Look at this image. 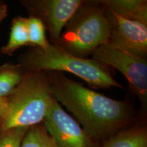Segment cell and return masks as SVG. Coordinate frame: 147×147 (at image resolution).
<instances>
[{"instance_id": "cell-8", "label": "cell", "mask_w": 147, "mask_h": 147, "mask_svg": "<svg viewBox=\"0 0 147 147\" xmlns=\"http://www.w3.org/2000/svg\"><path fill=\"white\" fill-rule=\"evenodd\" d=\"M107 10L111 22V30L107 45L146 58L147 25L125 19L108 9Z\"/></svg>"}, {"instance_id": "cell-15", "label": "cell", "mask_w": 147, "mask_h": 147, "mask_svg": "<svg viewBox=\"0 0 147 147\" xmlns=\"http://www.w3.org/2000/svg\"><path fill=\"white\" fill-rule=\"evenodd\" d=\"M30 127H14L0 133V147H21L25 134Z\"/></svg>"}, {"instance_id": "cell-14", "label": "cell", "mask_w": 147, "mask_h": 147, "mask_svg": "<svg viewBox=\"0 0 147 147\" xmlns=\"http://www.w3.org/2000/svg\"><path fill=\"white\" fill-rule=\"evenodd\" d=\"M27 32L29 47H38L45 50L49 47L50 42L46 36V28L40 19L34 16L27 18Z\"/></svg>"}, {"instance_id": "cell-4", "label": "cell", "mask_w": 147, "mask_h": 147, "mask_svg": "<svg viewBox=\"0 0 147 147\" xmlns=\"http://www.w3.org/2000/svg\"><path fill=\"white\" fill-rule=\"evenodd\" d=\"M111 22L100 0H85L62 31L58 46L80 58H88L101 45H107Z\"/></svg>"}, {"instance_id": "cell-12", "label": "cell", "mask_w": 147, "mask_h": 147, "mask_svg": "<svg viewBox=\"0 0 147 147\" xmlns=\"http://www.w3.org/2000/svg\"><path fill=\"white\" fill-rule=\"evenodd\" d=\"M25 71L20 64L0 65V97H7L21 82Z\"/></svg>"}, {"instance_id": "cell-6", "label": "cell", "mask_w": 147, "mask_h": 147, "mask_svg": "<svg viewBox=\"0 0 147 147\" xmlns=\"http://www.w3.org/2000/svg\"><path fill=\"white\" fill-rule=\"evenodd\" d=\"M85 0H23L21 3L29 16L42 22L50 36V43L57 45L62 31Z\"/></svg>"}, {"instance_id": "cell-18", "label": "cell", "mask_w": 147, "mask_h": 147, "mask_svg": "<svg viewBox=\"0 0 147 147\" xmlns=\"http://www.w3.org/2000/svg\"></svg>"}, {"instance_id": "cell-3", "label": "cell", "mask_w": 147, "mask_h": 147, "mask_svg": "<svg viewBox=\"0 0 147 147\" xmlns=\"http://www.w3.org/2000/svg\"><path fill=\"white\" fill-rule=\"evenodd\" d=\"M53 100L49 71L25 72L21 82L6 97L0 133L43 123Z\"/></svg>"}, {"instance_id": "cell-11", "label": "cell", "mask_w": 147, "mask_h": 147, "mask_svg": "<svg viewBox=\"0 0 147 147\" xmlns=\"http://www.w3.org/2000/svg\"><path fill=\"white\" fill-rule=\"evenodd\" d=\"M25 46L29 47L27 18L19 16L12 21L9 40L7 45L1 48V53L12 55L17 49Z\"/></svg>"}, {"instance_id": "cell-2", "label": "cell", "mask_w": 147, "mask_h": 147, "mask_svg": "<svg viewBox=\"0 0 147 147\" xmlns=\"http://www.w3.org/2000/svg\"><path fill=\"white\" fill-rule=\"evenodd\" d=\"M25 72L66 71L84 80L91 89L123 87L115 80L109 67L92 58H80L50 43L45 50L30 47L20 57Z\"/></svg>"}, {"instance_id": "cell-9", "label": "cell", "mask_w": 147, "mask_h": 147, "mask_svg": "<svg viewBox=\"0 0 147 147\" xmlns=\"http://www.w3.org/2000/svg\"><path fill=\"white\" fill-rule=\"evenodd\" d=\"M102 4L121 17L147 25L146 0H100Z\"/></svg>"}, {"instance_id": "cell-1", "label": "cell", "mask_w": 147, "mask_h": 147, "mask_svg": "<svg viewBox=\"0 0 147 147\" xmlns=\"http://www.w3.org/2000/svg\"><path fill=\"white\" fill-rule=\"evenodd\" d=\"M49 73L53 97L74 116L86 133L97 142H105L133 121V108L127 101L106 97L62 72Z\"/></svg>"}, {"instance_id": "cell-17", "label": "cell", "mask_w": 147, "mask_h": 147, "mask_svg": "<svg viewBox=\"0 0 147 147\" xmlns=\"http://www.w3.org/2000/svg\"><path fill=\"white\" fill-rule=\"evenodd\" d=\"M8 15V5L5 3H0V23Z\"/></svg>"}, {"instance_id": "cell-13", "label": "cell", "mask_w": 147, "mask_h": 147, "mask_svg": "<svg viewBox=\"0 0 147 147\" xmlns=\"http://www.w3.org/2000/svg\"><path fill=\"white\" fill-rule=\"evenodd\" d=\"M21 147H57L43 123L30 127L25 134Z\"/></svg>"}, {"instance_id": "cell-5", "label": "cell", "mask_w": 147, "mask_h": 147, "mask_svg": "<svg viewBox=\"0 0 147 147\" xmlns=\"http://www.w3.org/2000/svg\"><path fill=\"white\" fill-rule=\"evenodd\" d=\"M92 59L120 71L126 78L131 91L136 95L143 108L147 104V59L126 51L101 45L93 51Z\"/></svg>"}, {"instance_id": "cell-7", "label": "cell", "mask_w": 147, "mask_h": 147, "mask_svg": "<svg viewBox=\"0 0 147 147\" xmlns=\"http://www.w3.org/2000/svg\"><path fill=\"white\" fill-rule=\"evenodd\" d=\"M43 123L57 147H99L54 97Z\"/></svg>"}, {"instance_id": "cell-16", "label": "cell", "mask_w": 147, "mask_h": 147, "mask_svg": "<svg viewBox=\"0 0 147 147\" xmlns=\"http://www.w3.org/2000/svg\"><path fill=\"white\" fill-rule=\"evenodd\" d=\"M6 97H0V131H1V124H2L3 117H4L5 110H6Z\"/></svg>"}, {"instance_id": "cell-10", "label": "cell", "mask_w": 147, "mask_h": 147, "mask_svg": "<svg viewBox=\"0 0 147 147\" xmlns=\"http://www.w3.org/2000/svg\"><path fill=\"white\" fill-rule=\"evenodd\" d=\"M102 147H147V129L138 125L123 129L104 142Z\"/></svg>"}]
</instances>
